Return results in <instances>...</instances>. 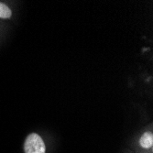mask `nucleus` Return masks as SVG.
I'll return each mask as SVG.
<instances>
[{
	"label": "nucleus",
	"mask_w": 153,
	"mask_h": 153,
	"mask_svg": "<svg viewBox=\"0 0 153 153\" xmlns=\"http://www.w3.org/2000/svg\"><path fill=\"white\" fill-rule=\"evenodd\" d=\"M10 8L3 3H0V18L1 19H9L11 17Z\"/></svg>",
	"instance_id": "obj_3"
},
{
	"label": "nucleus",
	"mask_w": 153,
	"mask_h": 153,
	"mask_svg": "<svg viewBox=\"0 0 153 153\" xmlns=\"http://www.w3.org/2000/svg\"><path fill=\"white\" fill-rule=\"evenodd\" d=\"M25 153H45V144L38 134L32 133L27 136L24 144Z\"/></svg>",
	"instance_id": "obj_1"
},
{
	"label": "nucleus",
	"mask_w": 153,
	"mask_h": 153,
	"mask_svg": "<svg viewBox=\"0 0 153 153\" xmlns=\"http://www.w3.org/2000/svg\"><path fill=\"white\" fill-rule=\"evenodd\" d=\"M140 144L142 148L149 149L153 145V135L150 132H146L142 135L140 140Z\"/></svg>",
	"instance_id": "obj_2"
}]
</instances>
